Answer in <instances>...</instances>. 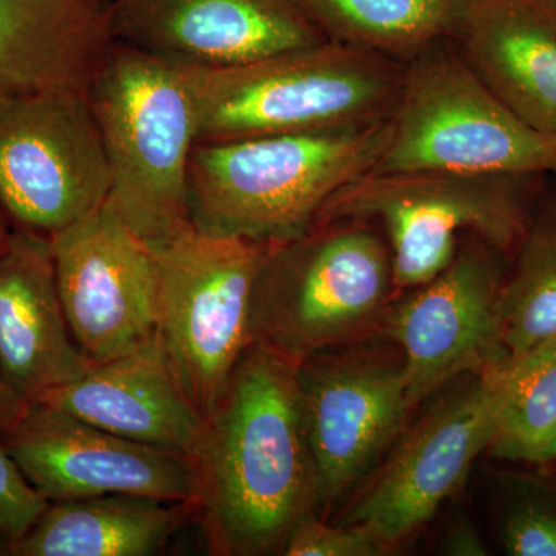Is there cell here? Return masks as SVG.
Listing matches in <instances>:
<instances>
[{
  "mask_svg": "<svg viewBox=\"0 0 556 556\" xmlns=\"http://www.w3.org/2000/svg\"><path fill=\"white\" fill-rule=\"evenodd\" d=\"M11 232V226L7 218L3 217L2 212H0V249H2L3 244H5L7 239H9Z\"/></svg>",
  "mask_w": 556,
  "mask_h": 556,
  "instance_id": "f546056e",
  "label": "cell"
},
{
  "mask_svg": "<svg viewBox=\"0 0 556 556\" xmlns=\"http://www.w3.org/2000/svg\"><path fill=\"white\" fill-rule=\"evenodd\" d=\"M317 506L329 507L371 470L412 409L404 362L382 353L314 354L298 365Z\"/></svg>",
  "mask_w": 556,
  "mask_h": 556,
  "instance_id": "7c38bea8",
  "label": "cell"
},
{
  "mask_svg": "<svg viewBox=\"0 0 556 556\" xmlns=\"http://www.w3.org/2000/svg\"><path fill=\"white\" fill-rule=\"evenodd\" d=\"M108 0H0V98L87 89L112 42Z\"/></svg>",
  "mask_w": 556,
  "mask_h": 556,
  "instance_id": "d6986e66",
  "label": "cell"
},
{
  "mask_svg": "<svg viewBox=\"0 0 556 556\" xmlns=\"http://www.w3.org/2000/svg\"><path fill=\"white\" fill-rule=\"evenodd\" d=\"M50 240L65 316L93 364L156 334L152 251L108 203Z\"/></svg>",
  "mask_w": 556,
  "mask_h": 556,
  "instance_id": "4fadbf2b",
  "label": "cell"
},
{
  "mask_svg": "<svg viewBox=\"0 0 556 556\" xmlns=\"http://www.w3.org/2000/svg\"><path fill=\"white\" fill-rule=\"evenodd\" d=\"M108 2H109V0H108Z\"/></svg>",
  "mask_w": 556,
  "mask_h": 556,
  "instance_id": "d6a6232c",
  "label": "cell"
},
{
  "mask_svg": "<svg viewBox=\"0 0 556 556\" xmlns=\"http://www.w3.org/2000/svg\"><path fill=\"white\" fill-rule=\"evenodd\" d=\"M110 35L161 60L225 68L327 42L295 0H109Z\"/></svg>",
  "mask_w": 556,
  "mask_h": 556,
  "instance_id": "9a60e30c",
  "label": "cell"
},
{
  "mask_svg": "<svg viewBox=\"0 0 556 556\" xmlns=\"http://www.w3.org/2000/svg\"><path fill=\"white\" fill-rule=\"evenodd\" d=\"M47 506L49 501L25 479L0 442V533L11 547L30 530Z\"/></svg>",
  "mask_w": 556,
  "mask_h": 556,
  "instance_id": "484cf974",
  "label": "cell"
},
{
  "mask_svg": "<svg viewBox=\"0 0 556 556\" xmlns=\"http://www.w3.org/2000/svg\"><path fill=\"white\" fill-rule=\"evenodd\" d=\"M518 175L390 172L340 189L314 225L356 218L386 229L397 294L439 276L470 233L503 255L527 230L525 181ZM313 225V226H314Z\"/></svg>",
  "mask_w": 556,
  "mask_h": 556,
  "instance_id": "52a82bcc",
  "label": "cell"
},
{
  "mask_svg": "<svg viewBox=\"0 0 556 556\" xmlns=\"http://www.w3.org/2000/svg\"><path fill=\"white\" fill-rule=\"evenodd\" d=\"M197 519V506L159 497L113 495L49 503L11 547L13 556H150Z\"/></svg>",
  "mask_w": 556,
  "mask_h": 556,
  "instance_id": "ffe728a7",
  "label": "cell"
},
{
  "mask_svg": "<svg viewBox=\"0 0 556 556\" xmlns=\"http://www.w3.org/2000/svg\"><path fill=\"white\" fill-rule=\"evenodd\" d=\"M504 257L471 237L439 276L391 303L380 334L399 348L413 408L459 376L501 368Z\"/></svg>",
  "mask_w": 556,
  "mask_h": 556,
  "instance_id": "8fae6325",
  "label": "cell"
},
{
  "mask_svg": "<svg viewBox=\"0 0 556 556\" xmlns=\"http://www.w3.org/2000/svg\"><path fill=\"white\" fill-rule=\"evenodd\" d=\"M391 548L371 529L362 525L329 526L306 511L289 530L281 555L287 556H382Z\"/></svg>",
  "mask_w": 556,
  "mask_h": 556,
  "instance_id": "d4e9b609",
  "label": "cell"
},
{
  "mask_svg": "<svg viewBox=\"0 0 556 556\" xmlns=\"http://www.w3.org/2000/svg\"><path fill=\"white\" fill-rule=\"evenodd\" d=\"M70 328L51 240L11 229L0 249V371L25 402L86 375Z\"/></svg>",
  "mask_w": 556,
  "mask_h": 556,
  "instance_id": "2e32d148",
  "label": "cell"
},
{
  "mask_svg": "<svg viewBox=\"0 0 556 556\" xmlns=\"http://www.w3.org/2000/svg\"><path fill=\"white\" fill-rule=\"evenodd\" d=\"M442 554L452 556L489 555L484 540L466 518L456 519L442 540Z\"/></svg>",
  "mask_w": 556,
  "mask_h": 556,
  "instance_id": "4316f807",
  "label": "cell"
},
{
  "mask_svg": "<svg viewBox=\"0 0 556 556\" xmlns=\"http://www.w3.org/2000/svg\"><path fill=\"white\" fill-rule=\"evenodd\" d=\"M390 123L375 174H556L555 139L515 115L450 39L405 64Z\"/></svg>",
  "mask_w": 556,
  "mask_h": 556,
  "instance_id": "8992f818",
  "label": "cell"
},
{
  "mask_svg": "<svg viewBox=\"0 0 556 556\" xmlns=\"http://www.w3.org/2000/svg\"><path fill=\"white\" fill-rule=\"evenodd\" d=\"M324 38L407 64L452 39L460 0H295Z\"/></svg>",
  "mask_w": 556,
  "mask_h": 556,
  "instance_id": "44dd1931",
  "label": "cell"
},
{
  "mask_svg": "<svg viewBox=\"0 0 556 556\" xmlns=\"http://www.w3.org/2000/svg\"><path fill=\"white\" fill-rule=\"evenodd\" d=\"M506 391V369L473 375L401 438L339 525L371 529L394 551L433 517L489 450Z\"/></svg>",
  "mask_w": 556,
  "mask_h": 556,
  "instance_id": "30bf717a",
  "label": "cell"
},
{
  "mask_svg": "<svg viewBox=\"0 0 556 556\" xmlns=\"http://www.w3.org/2000/svg\"><path fill=\"white\" fill-rule=\"evenodd\" d=\"M33 402L121 438L190 456L206 419L178 382L159 332L141 346L93 364L86 375Z\"/></svg>",
  "mask_w": 556,
  "mask_h": 556,
  "instance_id": "e0dca14e",
  "label": "cell"
},
{
  "mask_svg": "<svg viewBox=\"0 0 556 556\" xmlns=\"http://www.w3.org/2000/svg\"><path fill=\"white\" fill-rule=\"evenodd\" d=\"M554 2H555V5H556V0H554Z\"/></svg>",
  "mask_w": 556,
  "mask_h": 556,
  "instance_id": "1f68e13d",
  "label": "cell"
},
{
  "mask_svg": "<svg viewBox=\"0 0 556 556\" xmlns=\"http://www.w3.org/2000/svg\"><path fill=\"white\" fill-rule=\"evenodd\" d=\"M112 177L87 89L0 98V212L53 239L108 203Z\"/></svg>",
  "mask_w": 556,
  "mask_h": 556,
  "instance_id": "9c48e42d",
  "label": "cell"
},
{
  "mask_svg": "<svg viewBox=\"0 0 556 556\" xmlns=\"http://www.w3.org/2000/svg\"><path fill=\"white\" fill-rule=\"evenodd\" d=\"M87 98L109 161V206L148 244L192 225L188 177L199 135L181 65L112 39Z\"/></svg>",
  "mask_w": 556,
  "mask_h": 556,
  "instance_id": "277c9868",
  "label": "cell"
},
{
  "mask_svg": "<svg viewBox=\"0 0 556 556\" xmlns=\"http://www.w3.org/2000/svg\"><path fill=\"white\" fill-rule=\"evenodd\" d=\"M2 444L49 503L127 493L197 506L188 456L121 438L40 402L25 405Z\"/></svg>",
  "mask_w": 556,
  "mask_h": 556,
  "instance_id": "5bb4252c",
  "label": "cell"
},
{
  "mask_svg": "<svg viewBox=\"0 0 556 556\" xmlns=\"http://www.w3.org/2000/svg\"><path fill=\"white\" fill-rule=\"evenodd\" d=\"M390 137L387 118L354 129L197 142L190 223L258 243L298 237L340 189L372 170Z\"/></svg>",
  "mask_w": 556,
  "mask_h": 556,
  "instance_id": "7a4b0ae2",
  "label": "cell"
},
{
  "mask_svg": "<svg viewBox=\"0 0 556 556\" xmlns=\"http://www.w3.org/2000/svg\"><path fill=\"white\" fill-rule=\"evenodd\" d=\"M199 142L354 129L390 118L405 64L327 42L225 68L186 67Z\"/></svg>",
  "mask_w": 556,
  "mask_h": 556,
  "instance_id": "3957f363",
  "label": "cell"
},
{
  "mask_svg": "<svg viewBox=\"0 0 556 556\" xmlns=\"http://www.w3.org/2000/svg\"><path fill=\"white\" fill-rule=\"evenodd\" d=\"M556 340V223L527 230L497 299L501 368Z\"/></svg>",
  "mask_w": 556,
  "mask_h": 556,
  "instance_id": "7402d4cb",
  "label": "cell"
},
{
  "mask_svg": "<svg viewBox=\"0 0 556 556\" xmlns=\"http://www.w3.org/2000/svg\"><path fill=\"white\" fill-rule=\"evenodd\" d=\"M0 556H13L11 554V543L0 533Z\"/></svg>",
  "mask_w": 556,
  "mask_h": 556,
  "instance_id": "4dcf8cb0",
  "label": "cell"
},
{
  "mask_svg": "<svg viewBox=\"0 0 556 556\" xmlns=\"http://www.w3.org/2000/svg\"><path fill=\"white\" fill-rule=\"evenodd\" d=\"M506 369V391L490 452L501 459L540 460L556 431V340Z\"/></svg>",
  "mask_w": 556,
  "mask_h": 556,
  "instance_id": "603a6c76",
  "label": "cell"
},
{
  "mask_svg": "<svg viewBox=\"0 0 556 556\" xmlns=\"http://www.w3.org/2000/svg\"><path fill=\"white\" fill-rule=\"evenodd\" d=\"M501 541L511 556H556V495L525 484L510 497L501 521Z\"/></svg>",
  "mask_w": 556,
  "mask_h": 556,
  "instance_id": "cb8c5ba5",
  "label": "cell"
},
{
  "mask_svg": "<svg viewBox=\"0 0 556 556\" xmlns=\"http://www.w3.org/2000/svg\"><path fill=\"white\" fill-rule=\"evenodd\" d=\"M556 460V431L554 434V438L551 439V442H548L547 447L544 448V452L541 453L540 460H538V464H551L555 463Z\"/></svg>",
  "mask_w": 556,
  "mask_h": 556,
  "instance_id": "f1b7e54d",
  "label": "cell"
},
{
  "mask_svg": "<svg viewBox=\"0 0 556 556\" xmlns=\"http://www.w3.org/2000/svg\"><path fill=\"white\" fill-rule=\"evenodd\" d=\"M269 243L189 225L149 244L161 343L178 382L207 419L251 345V299Z\"/></svg>",
  "mask_w": 556,
  "mask_h": 556,
  "instance_id": "ba28073f",
  "label": "cell"
},
{
  "mask_svg": "<svg viewBox=\"0 0 556 556\" xmlns=\"http://www.w3.org/2000/svg\"><path fill=\"white\" fill-rule=\"evenodd\" d=\"M28 402H25L20 394L14 393L13 388L7 383L0 371V442L10 433L11 428L16 426Z\"/></svg>",
  "mask_w": 556,
  "mask_h": 556,
  "instance_id": "83f0119b",
  "label": "cell"
},
{
  "mask_svg": "<svg viewBox=\"0 0 556 556\" xmlns=\"http://www.w3.org/2000/svg\"><path fill=\"white\" fill-rule=\"evenodd\" d=\"M450 40L515 115L556 141L554 0H460Z\"/></svg>",
  "mask_w": 556,
  "mask_h": 556,
  "instance_id": "ac0fdd59",
  "label": "cell"
},
{
  "mask_svg": "<svg viewBox=\"0 0 556 556\" xmlns=\"http://www.w3.org/2000/svg\"><path fill=\"white\" fill-rule=\"evenodd\" d=\"M189 460L211 554H281L295 521L317 507L298 365L251 343Z\"/></svg>",
  "mask_w": 556,
  "mask_h": 556,
  "instance_id": "6da1fadb",
  "label": "cell"
},
{
  "mask_svg": "<svg viewBox=\"0 0 556 556\" xmlns=\"http://www.w3.org/2000/svg\"><path fill=\"white\" fill-rule=\"evenodd\" d=\"M387 241L371 222L334 219L269 243L251 299V343L292 364L371 338L396 299Z\"/></svg>",
  "mask_w": 556,
  "mask_h": 556,
  "instance_id": "5b68a950",
  "label": "cell"
}]
</instances>
